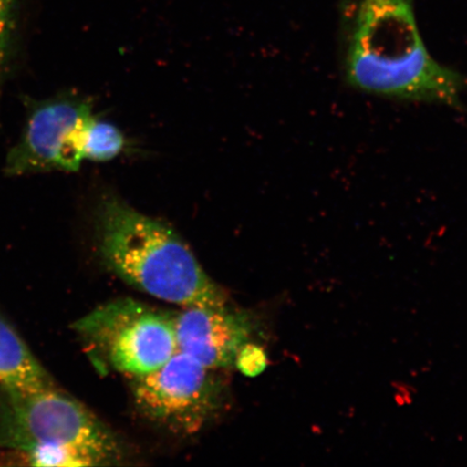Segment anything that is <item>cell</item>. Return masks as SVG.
Segmentation results:
<instances>
[{
	"mask_svg": "<svg viewBox=\"0 0 467 467\" xmlns=\"http://www.w3.org/2000/svg\"><path fill=\"white\" fill-rule=\"evenodd\" d=\"M0 447L44 467L114 465L126 453L107 424L56 387L33 392L2 388Z\"/></svg>",
	"mask_w": 467,
	"mask_h": 467,
	"instance_id": "obj_3",
	"label": "cell"
},
{
	"mask_svg": "<svg viewBox=\"0 0 467 467\" xmlns=\"http://www.w3.org/2000/svg\"><path fill=\"white\" fill-rule=\"evenodd\" d=\"M268 359L265 349L251 342L241 349L235 360L238 369L249 377L259 376L266 369Z\"/></svg>",
	"mask_w": 467,
	"mask_h": 467,
	"instance_id": "obj_10",
	"label": "cell"
},
{
	"mask_svg": "<svg viewBox=\"0 0 467 467\" xmlns=\"http://www.w3.org/2000/svg\"><path fill=\"white\" fill-rule=\"evenodd\" d=\"M99 244L115 275L182 307H223L227 296L171 227L109 195L99 207Z\"/></svg>",
	"mask_w": 467,
	"mask_h": 467,
	"instance_id": "obj_2",
	"label": "cell"
},
{
	"mask_svg": "<svg viewBox=\"0 0 467 467\" xmlns=\"http://www.w3.org/2000/svg\"><path fill=\"white\" fill-rule=\"evenodd\" d=\"M0 384L2 388L26 392L56 387L49 373L3 317H0Z\"/></svg>",
	"mask_w": 467,
	"mask_h": 467,
	"instance_id": "obj_8",
	"label": "cell"
},
{
	"mask_svg": "<svg viewBox=\"0 0 467 467\" xmlns=\"http://www.w3.org/2000/svg\"><path fill=\"white\" fill-rule=\"evenodd\" d=\"M217 371L178 350L159 369L130 377L134 405L162 429L196 434L223 406L225 385Z\"/></svg>",
	"mask_w": 467,
	"mask_h": 467,
	"instance_id": "obj_5",
	"label": "cell"
},
{
	"mask_svg": "<svg viewBox=\"0 0 467 467\" xmlns=\"http://www.w3.org/2000/svg\"><path fill=\"white\" fill-rule=\"evenodd\" d=\"M92 117L87 102L67 99L44 104L29 117L25 136L11 150L7 172L78 171L85 160L84 130Z\"/></svg>",
	"mask_w": 467,
	"mask_h": 467,
	"instance_id": "obj_6",
	"label": "cell"
},
{
	"mask_svg": "<svg viewBox=\"0 0 467 467\" xmlns=\"http://www.w3.org/2000/svg\"><path fill=\"white\" fill-rule=\"evenodd\" d=\"M179 352L190 356L209 369L235 365L241 349L254 332L249 314L223 307H183L173 314Z\"/></svg>",
	"mask_w": 467,
	"mask_h": 467,
	"instance_id": "obj_7",
	"label": "cell"
},
{
	"mask_svg": "<svg viewBox=\"0 0 467 467\" xmlns=\"http://www.w3.org/2000/svg\"><path fill=\"white\" fill-rule=\"evenodd\" d=\"M74 329L96 359L128 377L159 369L178 352L173 314L130 297L99 306Z\"/></svg>",
	"mask_w": 467,
	"mask_h": 467,
	"instance_id": "obj_4",
	"label": "cell"
},
{
	"mask_svg": "<svg viewBox=\"0 0 467 467\" xmlns=\"http://www.w3.org/2000/svg\"><path fill=\"white\" fill-rule=\"evenodd\" d=\"M16 0H0V66H2L13 29Z\"/></svg>",
	"mask_w": 467,
	"mask_h": 467,
	"instance_id": "obj_11",
	"label": "cell"
},
{
	"mask_svg": "<svg viewBox=\"0 0 467 467\" xmlns=\"http://www.w3.org/2000/svg\"><path fill=\"white\" fill-rule=\"evenodd\" d=\"M126 145L124 134L109 121L92 117L88 121L83 137L85 160L109 161L119 156Z\"/></svg>",
	"mask_w": 467,
	"mask_h": 467,
	"instance_id": "obj_9",
	"label": "cell"
},
{
	"mask_svg": "<svg viewBox=\"0 0 467 467\" xmlns=\"http://www.w3.org/2000/svg\"><path fill=\"white\" fill-rule=\"evenodd\" d=\"M343 68L355 89L396 100L454 107L467 85L431 56L410 0H359Z\"/></svg>",
	"mask_w": 467,
	"mask_h": 467,
	"instance_id": "obj_1",
	"label": "cell"
}]
</instances>
